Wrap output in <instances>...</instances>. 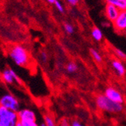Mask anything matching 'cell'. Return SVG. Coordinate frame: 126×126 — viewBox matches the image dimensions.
Returning a JSON list of instances; mask_svg holds the SVG:
<instances>
[{
    "label": "cell",
    "mask_w": 126,
    "mask_h": 126,
    "mask_svg": "<svg viewBox=\"0 0 126 126\" xmlns=\"http://www.w3.org/2000/svg\"><path fill=\"white\" fill-rule=\"evenodd\" d=\"M120 12H121V11L119 8H117L116 6L110 5V4H107L106 5L105 15H106L107 18L110 21L113 23L116 20V18L119 17Z\"/></svg>",
    "instance_id": "cell-6"
},
{
    "label": "cell",
    "mask_w": 126,
    "mask_h": 126,
    "mask_svg": "<svg viewBox=\"0 0 126 126\" xmlns=\"http://www.w3.org/2000/svg\"><path fill=\"white\" fill-rule=\"evenodd\" d=\"M39 126H47V125H45V123L44 122V123H42V124H41V125H40Z\"/></svg>",
    "instance_id": "cell-26"
},
{
    "label": "cell",
    "mask_w": 126,
    "mask_h": 126,
    "mask_svg": "<svg viewBox=\"0 0 126 126\" xmlns=\"http://www.w3.org/2000/svg\"><path fill=\"white\" fill-rule=\"evenodd\" d=\"M78 70H79L78 65L73 61L69 62L66 65V70L68 73H75Z\"/></svg>",
    "instance_id": "cell-13"
},
{
    "label": "cell",
    "mask_w": 126,
    "mask_h": 126,
    "mask_svg": "<svg viewBox=\"0 0 126 126\" xmlns=\"http://www.w3.org/2000/svg\"><path fill=\"white\" fill-rule=\"evenodd\" d=\"M113 51H114V54H116V56L118 57V58L120 61H125L126 60V54L123 51H122L121 49L117 48H114Z\"/></svg>",
    "instance_id": "cell-15"
},
{
    "label": "cell",
    "mask_w": 126,
    "mask_h": 126,
    "mask_svg": "<svg viewBox=\"0 0 126 126\" xmlns=\"http://www.w3.org/2000/svg\"><path fill=\"white\" fill-rule=\"evenodd\" d=\"M16 126H22V125H21V123L20 122H18V123L17 124V125Z\"/></svg>",
    "instance_id": "cell-25"
},
{
    "label": "cell",
    "mask_w": 126,
    "mask_h": 126,
    "mask_svg": "<svg viewBox=\"0 0 126 126\" xmlns=\"http://www.w3.org/2000/svg\"><path fill=\"white\" fill-rule=\"evenodd\" d=\"M54 5H55V7H56L57 8H58V10L60 11V12L63 13V11H64V8H63V5H62L61 2H59L58 0H56V1H55Z\"/></svg>",
    "instance_id": "cell-19"
},
{
    "label": "cell",
    "mask_w": 126,
    "mask_h": 126,
    "mask_svg": "<svg viewBox=\"0 0 126 126\" xmlns=\"http://www.w3.org/2000/svg\"><path fill=\"white\" fill-rule=\"evenodd\" d=\"M113 26L119 32L126 30V11H121L119 17L113 22Z\"/></svg>",
    "instance_id": "cell-7"
},
{
    "label": "cell",
    "mask_w": 126,
    "mask_h": 126,
    "mask_svg": "<svg viewBox=\"0 0 126 126\" xmlns=\"http://www.w3.org/2000/svg\"><path fill=\"white\" fill-rule=\"evenodd\" d=\"M67 2L70 3L71 5L75 6V5H76L79 2V0H67Z\"/></svg>",
    "instance_id": "cell-23"
},
{
    "label": "cell",
    "mask_w": 126,
    "mask_h": 126,
    "mask_svg": "<svg viewBox=\"0 0 126 126\" xmlns=\"http://www.w3.org/2000/svg\"><path fill=\"white\" fill-rule=\"evenodd\" d=\"M18 122L17 112L0 105V126H16Z\"/></svg>",
    "instance_id": "cell-3"
},
{
    "label": "cell",
    "mask_w": 126,
    "mask_h": 126,
    "mask_svg": "<svg viewBox=\"0 0 126 126\" xmlns=\"http://www.w3.org/2000/svg\"><path fill=\"white\" fill-rule=\"evenodd\" d=\"M10 57L12 61L20 66H24L29 62V55L27 50L21 45H15L10 51Z\"/></svg>",
    "instance_id": "cell-2"
},
{
    "label": "cell",
    "mask_w": 126,
    "mask_h": 126,
    "mask_svg": "<svg viewBox=\"0 0 126 126\" xmlns=\"http://www.w3.org/2000/svg\"><path fill=\"white\" fill-rule=\"evenodd\" d=\"M112 66L119 76H123L125 74V67L122 62L119 59H113L112 61Z\"/></svg>",
    "instance_id": "cell-9"
},
{
    "label": "cell",
    "mask_w": 126,
    "mask_h": 126,
    "mask_svg": "<svg viewBox=\"0 0 126 126\" xmlns=\"http://www.w3.org/2000/svg\"><path fill=\"white\" fill-rule=\"evenodd\" d=\"M70 125H71V126H85V125H82V123H80L79 122H78L76 120H73Z\"/></svg>",
    "instance_id": "cell-22"
},
{
    "label": "cell",
    "mask_w": 126,
    "mask_h": 126,
    "mask_svg": "<svg viewBox=\"0 0 126 126\" xmlns=\"http://www.w3.org/2000/svg\"><path fill=\"white\" fill-rule=\"evenodd\" d=\"M0 105L5 107L6 109L17 112L20 109V104L18 100L11 94H5L0 98Z\"/></svg>",
    "instance_id": "cell-4"
},
{
    "label": "cell",
    "mask_w": 126,
    "mask_h": 126,
    "mask_svg": "<svg viewBox=\"0 0 126 126\" xmlns=\"http://www.w3.org/2000/svg\"><path fill=\"white\" fill-rule=\"evenodd\" d=\"M21 123L22 126H39L36 122H30V121H24V120H19Z\"/></svg>",
    "instance_id": "cell-18"
},
{
    "label": "cell",
    "mask_w": 126,
    "mask_h": 126,
    "mask_svg": "<svg viewBox=\"0 0 126 126\" xmlns=\"http://www.w3.org/2000/svg\"><path fill=\"white\" fill-rule=\"evenodd\" d=\"M91 36L95 41L100 42L103 39V32L100 28L94 27L92 30H91Z\"/></svg>",
    "instance_id": "cell-12"
},
{
    "label": "cell",
    "mask_w": 126,
    "mask_h": 126,
    "mask_svg": "<svg viewBox=\"0 0 126 126\" xmlns=\"http://www.w3.org/2000/svg\"><path fill=\"white\" fill-rule=\"evenodd\" d=\"M95 102L98 109L109 113L117 114L122 112L124 110L122 104L112 101L104 94L97 95L95 98Z\"/></svg>",
    "instance_id": "cell-1"
},
{
    "label": "cell",
    "mask_w": 126,
    "mask_h": 126,
    "mask_svg": "<svg viewBox=\"0 0 126 126\" xmlns=\"http://www.w3.org/2000/svg\"><path fill=\"white\" fill-rule=\"evenodd\" d=\"M44 121L47 126H57L54 122V120L49 115H45L44 116Z\"/></svg>",
    "instance_id": "cell-16"
},
{
    "label": "cell",
    "mask_w": 126,
    "mask_h": 126,
    "mask_svg": "<svg viewBox=\"0 0 126 126\" xmlns=\"http://www.w3.org/2000/svg\"><path fill=\"white\" fill-rule=\"evenodd\" d=\"M47 1H48L49 3H51V4H54V2H55L56 0H47Z\"/></svg>",
    "instance_id": "cell-24"
},
{
    "label": "cell",
    "mask_w": 126,
    "mask_h": 126,
    "mask_svg": "<svg viewBox=\"0 0 126 126\" xmlns=\"http://www.w3.org/2000/svg\"><path fill=\"white\" fill-rule=\"evenodd\" d=\"M59 126H71V125L69 123V122L66 119H63L61 121Z\"/></svg>",
    "instance_id": "cell-21"
},
{
    "label": "cell",
    "mask_w": 126,
    "mask_h": 126,
    "mask_svg": "<svg viewBox=\"0 0 126 126\" xmlns=\"http://www.w3.org/2000/svg\"><path fill=\"white\" fill-rule=\"evenodd\" d=\"M13 73H14V70L12 69L9 68V69H5V70H3L2 76L3 80L6 83L11 84L15 81L13 76Z\"/></svg>",
    "instance_id": "cell-10"
},
{
    "label": "cell",
    "mask_w": 126,
    "mask_h": 126,
    "mask_svg": "<svg viewBox=\"0 0 126 126\" xmlns=\"http://www.w3.org/2000/svg\"><path fill=\"white\" fill-rule=\"evenodd\" d=\"M106 2L116 6L121 11H126V0H106Z\"/></svg>",
    "instance_id": "cell-11"
},
{
    "label": "cell",
    "mask_w": 126,
    "mask_h": 126,
    "mask_svg": "<svg viewBox=\"0 0 126 126\" xmlns=\"http://www.w3.org/2000/svg\"><path fill=\"white\" fill-rule=\"evenodd\" d=\"M40 58H41V61L44 63H46L48 61V54L44 51H42L40 54Z\"/></svg>",
    "instance_id": "cell-20"
},
{
    "label": "cell",
    "mask_w": 126,
    "mask_h": 126,
    "mask_svg": "<svg viewBox=\"0 0 126 126\" xmlns=\"http://www.w3.org/2000/svg\"><path fill=\"white\" fill-rule=\"evenodd\" d=\"M64 30L68 34H73L74 32V27L73 25L68 24V23H66L64 24Z\"/></svg>",
    "instance_id": "cell-17"
},
{
    "label": "cell",
    "mask_w": 126,
    "mask_h": 126,
    "mask_svg": "<svg viewBox=\"0 0 126 126\" xmlns=\"http://www.w3.org/2000/svg\"><path fill=\"white\" fill-rule=\"evenodd\" d=\"M107 98L111 100L112 101L117 103V104H123L124 103V97L122 94L119 92V91L116 89L115 88L112 87H108L106 88L104 94Z\"/></svg>",
    "instance_id": "cell-5"
},
{
    "label": "cell",
    "mask_w": 126,
    "mask_h": 126,
    "mask_svg": "<svg viewBox=\"0 0 126 126\" xmlns=\"http://www.w3.org/2000/svg\"><path fill=\"white\" fill-rule=\"evenodd\" d=\"M90 54H91V57L93 58V59L97 63H101L103 61L102 56L98 52V51H97L96 49H94V48H90Z\"/></svg>",
    "instance_id": "cell-14"
},
{
    "label": "cell",
    "mask_w": 126,
    "mask_h": 126,
    "mask_svg": "<svg viewBox=\"0 0 126 126\" xmlns=\"http://www.w3.org/2000/svg\"><path fill=\"white\" fill-rule=\"evenodd\" d=\"M19 120H24V121H30V122H36V114L32 110L24 109L18 111L17 112Z\"/></svg>",
    "instance_id": "cell-8"
}]
</instances>
